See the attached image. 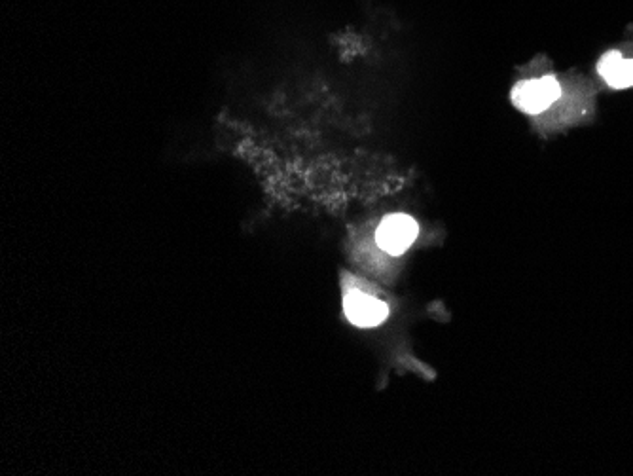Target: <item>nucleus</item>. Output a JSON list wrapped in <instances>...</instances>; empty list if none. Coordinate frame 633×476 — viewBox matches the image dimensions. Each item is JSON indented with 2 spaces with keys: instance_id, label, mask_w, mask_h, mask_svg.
Returning a JSON list of instances; mask_svg holds the SVG:
<instances>
[{
  "instance_id": "nucleus-1",
  "label": "nucleus",
  "mask_w": 633,
  "mask_h": 476,
  "mask_svg": "<svg viewBox=\"0 0 633 476\" xmlns=\"http://www.w3.org/2000/svg\"><path fill=\"white\" fill-rule=\"evenodd\" d=\"M510 99L516 109L529 116H543L544 112L558 109L563 105L577 122H588L596 110L594 92L590 90L586 80H571L567 88L561 82L560 76L554 73L539 74L527 80H520L512 88Z\"/></svg>"
},
{
  "instance_id": "nucleus-2",
  "label": "nucleus",
  "mask_w": 633,
  "mask_h": 476,
  "mask_svg": "<svg viewBox=\"0 0 633 476\" xmlns=\"http://www.w3.org/2000/svg\"><path fill=\"white\" fill-rule=\"evenodd\" d=\"M597 80L609 92L633 88V40L603 52L596 63Z\"/></svg>"
},
{
  "instance_id": "nucleus-3",
  "label": "nucleus",
  "mask_w": 633,
  "mask_h": 476,
  "mask_svg": "<svg viewBox=\"0 0 633 476\" xmlns=\"http://www.w3.org/2000/svg\"><path fill=\"white\" fill-rule=\"evenodd\" d=\"M419 234L416 220L404 213H395L381 220L376 230V243L387 255L398 257L406 253Z\"/></svg>"
},
{
  "instance_id": "nucleus-4",
  "label": "nucleus",
  "mask_w": 633,
  "mask_h": 476,
  "mask_svg": "<svg viewBox=\"0 0 633 476\" xmlns=\"http://www.w3.org/2000/svg\"><path fill=\"white\" fill-rule=\"evenodd\" d=\"M344 310L347 319L362 329L378 327L389 315V308L385 302L364 293L347 294L344 300Z\"/></svg>"
}]
</instances>
